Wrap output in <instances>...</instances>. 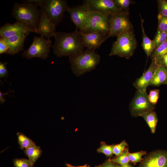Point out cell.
Returning <instances> with one entry per match:
<instances>
[{
    "instance_id": "obj_1",
    "label": "cell",
    "mask_w": 167,
    "mask_h": 167,
    "mask_svg": "<svg viewBox=\"0 0 167 167\" xmlns=\"http://www.w3.org/2000/svg\"><path fill=\"white\" fill-rule=\"evenodd\" d=\"M52 47L56 57H69L76 56L84 50L80 31L77 29L71 32H56Z\"/></svg>"
},
{
    "instance_id": "obj_2",
    "label": "cell",
    "mask_w": 167,
    "mask_h": 167,
    "mask_svg": "<svg viewBox=\"0 0 167 167\" xmlns=\"http://www.w3.org/2000/svg\"><path fill=\"white\" fill-rule=\"evenodd\" d=\"M101 59L95 50L87 49L79 54L69 57V61L74 74L79 77L94 70Z\"/></svg>"
},
{
    "instance_id": "obj_3",
    "label": "cell",
    "mask_w": 167,
    "mask_h": 167,
    "mask_svg": "<svg viewBox=\"0 0 167 167\" xmlns=\"http://www.w3.org/2000/svg\"><path fill=\"white\" fill-rule=\"evenodd\" d=\"M38 6L30 3H15L11 14L16 20L24 22L36 32L42 13Z\"/></svg>"
},
{
    "instance_id": "obj_4",
    "label": "cell",
    "mask_w": 167,
    "mask_h": 167,
    "mask_svg": "<svg viewBox=\"0 0 167 167\" xmlns=\"http://www.w3.org/2000/svg\"><path fill=\"white\" fill-rule=\"evenodd\" d=\"M137 44L133 30L124 32L117 37L116 41L113 44L109 55L129 59L133 55Z\"/></svg>"
},
{
    "instance_id": "obj_5",
    "label": "cell",
    "mask_w": 167,
    "mask_h": 167,
    "mask_svg": "<svg viewBox=\"0 0 167 167\" xmlns=\"http://www.w3.org/2000/svg\"><path fill=\"white\" fill-rule=\"evenodd\" d=\"M40 9L56 27L62 20L70 7L66 0H39Z\"/></svg>"
},
{
    "instance_id": "obj_6",
    "label": "cell",
    "mask_w": 167,
    "mask_h": 167,
    "mask_svg": "<svg viewBox=\"0 0 167 167\" xmlns=\"http://www.w3.org/2000/svg\"><path fill=\"white\" fill-rule=\"evenodd\" d=\"M52 46L50 39L45 38L41 36H35L33 37L30 47L24 50L22 55L23 57L28 59L38 57L45 60L48 58Z\"/></svg>"
},
{
    "instance_id": "obj_7",
    "label": "cell",
    "mask_w": 167,
    "mask_h": 167,
    "mask_svg": "<svg viewBox=\"0 0 167 167\" xmlns=\"http://www.w3.org/2000/svg\"><path fill=\"white\" fill-rule=\"evenodd\" d=\"M111 16L98 12H91L85 27L80 32L84 33H101L107 36L109 31Z\"/></svg>"
},
{
    "instance_id": "obj_8",
    "label": "cell",
    "mask_w": 167,
    "mask_h": 167,
    "mask_svg": "<svg viewBox=\"0 0 167 167\" xmlns=\"http://www.w3.org/2000/svg\"><path fill=\"white\" fill-rule=\"evenodd\" d=\"M133 26L129 17V11L118 13L111 16L109 31L107 39L117 36L126 31L133 30Z\"/></svg>"
},
{
    "instance_id": "obj_9",
    "label": "cell",
    "mask_w": 167,
    "mask_h": 167,
    "mask_svg": "<svg viewBox=\"0 0 167 167\" xmlns=\"http://www.w3.org/2000/svg\"><path fill=\"white\" fill-rule=\"evenodd\" d=\"M83 2V4L91 12H98L111 15L128 11L119 8L113 0H84Z\"/></svg>"
},
{
    "instance_id": "obj_10",
    "label": "cell",
    "mask_w": 167,
    "mask_h": 167,
    "mask_svg": "<svg viewBox=\"0 0 167 167\" xmlns=\"http://www.w3.org/2000/svg\"><path fill=\"white\" fill-rule=\"evenodd\" d=\"M154 106L150 102L146 90H137L130 104L131 113L133 117L141 116L153 111Z\"/></svg>"
},
{
    "instance_id": "obj_11",
    "label": "cell",
    "mask_w": 167,
    "mask_h": 167,
    "mask_svg": "<svg viewBox=\"0 0 167 167\" xmlns=\"http://www.w3.org/2000/svg\"><path fill=\"white\" fill-rule=\"evenodd\" d=\"M71 19L76 28L81 31L85 27L91 12L84 4L70 7L67 10Z\"/></svg>"
},
{
    "instance_id": "obj_12",
    "label": "cell",
    "mask_w": 167,
    "mask_h": 167,
    "mask_svg": "<svg viewBox=\"0 0 167 167\" xmlns=\"http://www.w3.org/2000/svg\"><path fill=\"white\" fill-rule=\"evenodd\" d=\"M31 32L36 33L34 29L18 20L12 24L6 23L0 28V36L4 38Z\"/></svg>"
},
{
    "instance_id": "obj_13",
    "label": "cell",
    "mask_w": 167,
    "mask_h": 167,
    "mask_svg": "<svg viewBox=\"0 0 167 167\" xmlns=\"http://www.w3.org/2000/svg\"><path fill=\"white\" fill-rule=\"evenodd\" d=\"M80 32L84 45L89 49L95 50L98 49L107 39V35L101 33Z\"/></svg>"
},
{
    "instance_id": "obj_14",
    "label": "cell",
    "mask_w": 167,
    "mask_h": 167,
    "mask_svg": "<svg viewBox=\"0 0 167 167\" xmlns=\"http://www.w3.org/2000/svg\"><path fill=\"white\" fill-rule=\"evenodd\" d=\"M159 66L155 62L152 61L145 73L133 83L134 86L137 90H146L147 87L151 85L155 73Z\"/></svg>"
},
{
    "instance_id": "obj_15",
    "label": "cell",
    "mask_w": 167,
    "mask_h": 167,
    "mask_svg": "<svg viewBox=\"0 0 167 167\" xmlns=\"http://www.w3.org/2000/svg\"><path fill=\"white\" fill-rule=\"evenodd\" d=\"M139 167H167V152L159 151L151 153Z\"/></svg>"
},
{
    "instance_id": "obj_16",
    "label": "cell",
    "mask_w": 167,
    "mask_h": 167,
    "mask_svg": "<svg viewBox=\"0 0 167 167\" xmlns=\"http://www.w3.org/2000/svg\"><path fill=\"white\" fill-rule=\"evenodd\" d=\"M29 34L25 33L5 38L8 47V50L5 54L13 55L24 51L25 40Z\"/></svg>"
},
{
    "instance_id": "obj_17",
    "label": "cell",
    "mask_w": 167,
    "mask_h": 167,
    "mask_svg": "<svg viewBox=\"0 0 167 167\" xmlns=\"http://www.w3.org/2000/svg\"><path fill=\"white\" fill-rule=\"evenodd\" d=\"M56 32L55 26L42 12L36 33L47 39H50L54 36Z\"/></svg>"
},
{
    "instance_id": "obj_18",
    "label": "cell",
    "mask_w": 167,
    "mask_h": 167,
    "mask_svg": "<svg viewBox=\"0 0 167 167\" xmlns=\"http://www.w3.org/2000/svg\"><path fill=\"white\" fill-rule=\"evenodd\" d=\"M141 21V27L142 32V46L148 57L151 56L155 49V45L153 40H151L147 35L144 28V19L140 15Z\"/></svg>"
},
{
    "instance_id": "obj_19",
    "label": "cell",
    "mask_w": 167,
    "mask_h": 167,
    "mask_svg": "<svg viewBox=\"0 0 167 167\" xmlns=\"http://www.w3.org/2000/svg\"><path fill=\"white\" fill-rule=\"evenodd\" d=\"M167 81V67L162 66H159L157 69L151 85L158 86L166 84Z\"/></svg>"
},
{
    "instance_id": "obj_20",
    "label": "cell",
    "mask_w": 167,
    "mask_h": 167,
    "mask_svg": "<svg viewBox=\"0 0 167 167\" xmlns=\"http://www.w3.org/2000/svg\"><path fill=\"white\" fill-rule=\"evenodd\" d=\"M167 53V41L156 49L150 56L152 61H154L160 66L164 56Z\"/></svg>"
},
{
    "instance_id": "obj_21",
    "label": "cell",
    "mask_w": 167,
    "mask_h": 167,
    "mask_svg": "<svg viewBox=\"0 0 167 167\" xmlns=\"http://www.w3.org/2000/svg\"><path fill=\"white\" fill-rule=\"evenodd\" d=\"M25 155L28 157L31 164V167H33L36 160L40 157L42 150L40 146H35L23 150Z\"/></svg>"
},
{
    "instance_id": "obj_22",
    "label": "cell",
    "mask_w": 167,
    "mask_h": 167,
    "mask_svg": "<svg viewBox=\"0 0 167 167\" xmlns=\"http://www.w3.org/2000/svg\"><path fill=\"white\" fill-rule=\"evenodd\" d=\"M142 116L149 126L152 133L155 132L158 122L156 112L153 111L148 112L142 114Z\"/></svg>"
},
{
    "instance_id": "obj_23",
    "label": "cell",
    "mask_w": 167,
    "mask_h": 167,
    "mask_svg": "<svg viewBox=\"0 0 167 167\" xmlns=\"http://www.w3.org/2000/svg\"><path fill=\"white\" fill-rule=\"evenodd\" d=\"M16 135L18 142L22 149L32 148L36 145L35 143L23 133L18 132Z\"/></svg>"
},
{
    "instance_id": "obj_24",
    "label": "cell",
    "mask_w": 167,
    "mask_h": 167,
    "mask_svg": "<svg viewBox=\"0 0 167 167\" xmlns=\"http://www.w3.org/2000/svg\"><path fill=\"white\" fill-rule=\"evenodd\" d=\"M128 149L126 148L122 153L115 158L110 159L112 162L120 165H125L128 164L130 160L128 157Z\"/></svg>"
},
{
    "instance_id": "obj_25",
    "label": "cell",
    "mask_w": 167,
    "mask_h": 167,
    "mask_svg": "<svg viewBox=\"0 0 167 167\" xmlns=\"http://www.w3.org/2000/svg\"><path fill=\"white\" fill-rule=\"evenodd\" d=\"M153 40L155 43L156 49L167 41V31L157 30Z\"/></svg>"
},
{
    "instance_id": "obj_26",
    "label": "cell",
    "mask_w": 167,
    "mask_h": 167,
    "mask_svg": "<svg viewBox=\"0 0 167 167\" xmlns=\"http://www.w3.org/2000/svg\"><path fill=\"white\" fill-rule=\"evenodd\" d=\"M115 145H108L105 143H101V145L97 151L98 153H102L107 156L110 157L113 154V149Z\"/></svg>"
},
{
    "instance_id": "obj_27",
    "label": "cell",
    "mask_w": 167,
    "mask_h": 167,
    "mask_svg": "<svg viewBox=\"0 0 167 167\" xmlns=\"http://www.w3.org/2000/svg\"><path fill=\"white\" fill-rule=\"evenodd\" d=\"M117 6L121 10L128 11L131 4L135 2L131 0H113Z\"/></svg>"
},
{
    "instance_id": "obj_28",
    "label": "cell",
    "mask_w": 167,
    "mask_h": 167,
    "mask_svg": "<svg viewBox=\"0 0 167 167\" xmlns=\"http://www.w3.org/2000/svg\"><path fill=\"white\" fill-rule=\"evenodd\" d=\"M146 154V152L145 151H143L132 153L128 152L127 156L130 161L135 164L140 161L142 156Z\"/></svg>"
},
{
    "instance_id": "obj_29",
    "label": "cell",
    "mask_w": 167,
    "mask_h": 167,
    "mask_svg": "<svg viewBox=\"0 0 167 167\" xmlns=\"http://www.w3.org/2000/svg\"><path fill=\"white\" fill-rule=\"evenodd\" d=\"M158 25L157 30L167 31V17H164L158 14Z\"/></svg>"
},
{
    "instance_id": "obj_30",
    "label": "cell",
    "mask_w": 167,
    "mask_h": 167,
    "mask_svg": "<svg viewBox=\"0 0 167 167\" xmlns=\"http://www.w3.org/2000/svg\"><path fill=\"white\" fill-rule=\"evenodd\" d=\"M157 2L158 14L163 16L167 17V0H159Z\"/></svg>"
},
{
    "instance_id": "obj_31",
    "label": "cell",
    "mask_w": 167,
    "mask_h": 167,
    "mask_svg": "<svg viewBox=\"0 0 167 167\" xmlns=\"http://www.w3.org/2000/svg\"><path fill=\"white\" fill-rule=\"evenodd\" d=\"M14 167H31V162L29 159L25 158H15L13 160Z\"/></svg>"
},
{
    "instance_id": "obj_32",
    "label": "cell",
    "mask_w": 167,
    "mask_h": 167,
    "mask_svg": "<svg viewBox=\"0 0 167 167\" xmlns=\"http://www.w3.org/2000/svg\"><path fill=\"white\" fill-rule=\"evenodd\" d=\"M159 90L155 89L150 90L148 97L150 102L153 105H155L159 97Z\"/></svg>"
},
{
    "instance_id": "obj_33",
    "label": "cell",
    "mask_w": 167,
    "mask_h": 167,
    "mask_svg": "<svg viewBox=\"0 0 167 167\" xmlns=\"http://www.w3.org/2000/svg\"><path fill=\"white\" fill-rule=\"evenodd\" d=\"M128 144L125 141H122L119 144L115 145L113 149V154L118 156L122 154Z\"/></svg>"
},
{
    "instance_id": "obj_34",
    "label": "cell",
    "mask_w": 167,
    "mask_h": 167,
    "mask_svg": "<svg viewBox=\"0 0 167 167\" xmlns=\"http://www.w3.org/2000/svg\"><path fill=\"white\" fill-rule=\"evenodd\" d=\"M7 64V62H0V78L2 79L4 77L5 78L7 77L8 74L9 72L6 68V65Z\"/></svg>"
},
{
    "instance_id": "obj_35",
    "label": "cell",
    "mask_w": 167,
    "mask_h": 167,
    "mask_svg": "<svg viewBox=\"0 0 167 167\" xmlns=\"http://www.w3.org/2000/svg\"><path fill=\"white\" fill-rule=\"evenodd\" d=\"M8 50V47L5 38L0 36V54L6 53Z\"/></svg>"
},
{
    "instance_id": "obj_36",
    "label": "cell",
    "mask_w": 167,
    "mask_h": 167,
    "mask_svg": "<svg viewBox=\"0 0 167 167\" xmlns=\"http://www.w3.org/2000/svg\"><path fill=\"white\" fill-rule=\"evenodd\" d=\"M101 167H118V165L109 159L101 165Z\"/></svg>"
},
{
    "instance_id": "obj_37",
    "label": "cell",
    "mask_w": 167,
    "mask_h": 167,
    "mask_svg": "<svg viewBox=\"0 0 167 167\" xmlns=\"http://www.w3.org/2000/svg\"><path fill=\"white\" fill-rule=\"evenodd\" d=\"M10 92H7L5 93H2V92H0V103L1 104H3L6 101V99H5L4 97L5 95L8 94L10 93Z\"/></svg>"
},
{
    "instance_id": "obj_38",
    "label": "cell",
    "mask_w": 167,
    "mask_h": 167,
    "mask_svg": "<svg viewBox=\"0 0 167 167\" xmlns=\"http://www.w3.org/2000/svg\"><path fill=\"white\" fill-rule=\"evenodd\" d=\"M161 66H164L167 67V53H166L163 57Z\"/></svg>"
},
{
    "instance_id": "obj_39",
    "label": "cell",
    "mask_w": 167,
    "mask_h": 167,
    "mask_svg": "<svg viewBox=\"0 0 167 167\" xmlns=\"http://www.w3.org/2000/svg\"><path fill=\"white\" fill-rule=\"evenodd\" d=\"M66 165L67 167H88V165H86L82 166H73L70 164L68 163H66Z\"/></svg>"
},
{
    "instance_id": "obj_40",
    "label": "cell",
    "mask_w": 167,
    "mask_h": 167,
    "mask_svg": "<svg viewBox=\"0 0 167 167\" xmlns=\"http://www.w3.org/2000/svg\"><path fill=\"white\" fill-rule=\"evenodd\" d=\"M118 167H132L131 165L129 164L125 165H118Z\"/></svg>"
},
{
    "instance_id": "obj_41",
    "label": "cell",
    "mask_w": 167,
    "mask_h": 167,
    "mask_svg": "<svg viewBox=\"0 0 167 167\" xmlns=\"http://www.w3.org/2000/svg\"><path fill=\"white\" fill-rule=\"evenodd\" d=\"M101 165L98 166H96L95 167H101ZM88 167H90L89 166H88Z\"/></svg>"
},
{
    "instance_id": "obj_42",
    "label": "cell",
    "mask_w": 167,
    "mask_h": 167,
    "mask_svg": "<svg viewBox=\"0 0 167 167\" xmlns=\"http://www.w3.org/2000/svg\"><path fill=\"white\" fill-rule=\"evenodd\" d=\"M166 84H167V82H166Z\"/></svg>"
}]
</instances>
